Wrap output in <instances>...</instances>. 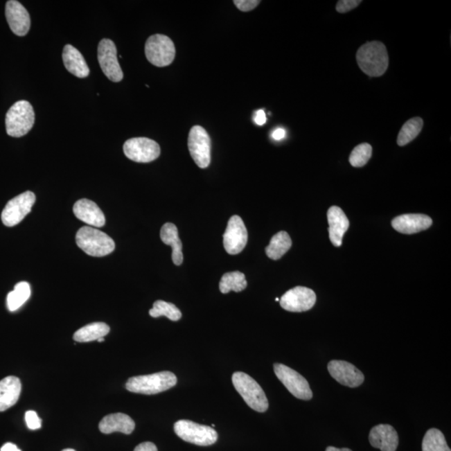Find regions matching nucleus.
Instances as JSON below:
<instances>
[{
  "mask_svg": "<svg viewBox=\"0 0 451 451\" xmlns=\"http://www.w3.org/2000/svg\"><path fill=\"white\" fill-rule=\"evenodd\" d=\"M356 59L360 70L371 77L383 76L389 67L387 48L380 42L364 44L357 51Z\"/></svg>",
  "mask_w": 451,
  "mask_h": 451,
  "instance_id": "obj_1",
  "label": "nucleus"
},
{
  "mask_svg": "<svg viewBox=\"0 0 451 451\" xmlns=\"http://www.w3.org/2000/svg\"><path fill=\"white\" fill-rule=\"evenodd\" d=\"M177 383V378L173 373L163 371L130 378L125 384V389L130 392L150 396L172 389Z\"/></svg>",
  "mask_w": 451,
  "mask_h": 451,
  "instance_id": "obj_2",
  "label": "nucleus"
},
{
  "mask_svg": "<svg viewBox=\"0 0 451 451\" xmlns=\"http://www.w3.org/2000/svg\"><path fill=\"white\" fill-rule=\"evenodd\" d=\"M77 246L91 257H105L115 250L114 240L107 234L91 227H83L76 233Z\"/></svg>",
  "mask_w": 451,
  "mask_h": 451,
  "instance_id": "obj_3",
  "label": "nucleus"
},
{
  "mask_svg": "<svg viewBox=\"0 0 451 451\" xmlns=\"http://www.w3.org/2000/svg\"><path fill=\"white\" fill-rule=\"evenodd\" d=\"M231 380L236 390L251 409L260 413L267 412L269 406L267 398L257 381L243 372H235Z\"/></svg>",
  "mask_w": 451,
  "mask_h": 451,
  "instance_id": "obj_4",
  "label": "nucleus"
},
{
  "mask_svg": "<svg viewBox=\"0 0 451 451\" xmlns=\"http://www.w3.org/2000/svg\"><path fill=\"white\" fill-rule=\"evenodd\" d=\"M34 124V109L26 100H19L15 103L7 112L6 132L12 137L26 136Z\"/></svg>",
  "mask_w": 451,
  "mask_h": 451,
  "instance_id": "obj_5",
  "label": "nucleus"
},
{
  "mask_svg": "<svg viewBox=\"0 0 451 451\" xmlns=\"http://www.w3.org/2000/svg\"><path fill=\"white\" fill-rule=\"evenodd\" d=\"M174 430L182 440L200 446L212 445L218 438V432L213 428L191 421H178L174 425Z\"/></svg>",
  "mask_w": 451,
  "mask_h": 451,
  "instance_id": "obj_6",
  "label": "nucleus"
},
{
  "mask_svg": "<svg viewBox=\"0 0 451 451\" xmlns=\"http://www.w3.org/2000/svg\"><path fill=\"white\" fill-rule=\"evenodd\" d=\"M145 53L148 62L157 67L170 66L176 56L173 40L163 35L150 36L145 43Z\"/></svg>",
  "mask_w": 451,
  "mask_h": 451,
  "instance_id": "obj_7",
  "label": "nucleus"
},
{
  "mask_svg": "<svg viewBox=\"0 0 451 451\" xmlns=\"http://www.w3.org/2000/svg\"><path fill=\"white\" fill-rule=\"evenodd\" d=\"M274 369L276 376L292 396L303 400L312 399V392L306 378L282 364H275Z\"/></svg>",
  "mask_w": 451,
  "mask_h": 451,
  "instance_id": "obj_8",
  "label": "nucleus"
},
{
  "mask_svg": "<svg viewBox=\"0 0 451 451\" xmlns=\"http://www.w3.org/2000/svg\"><path fill=\"white\" fill-rule=\"evenodd\" d=\"M212 142L209 133L200 125L191 129L188 136V149L191 157L199 168H209L211 163Z\"/></svg>",
  "mask_w": 451,
  "mask_h": 451,
  "instance_id": "obj_9",
  "label": "nucleus"
},
{
  "mask_svg": "<svg viewBox=\"0 0 451 451\" xmlns=\"http://www.w3.org/2000/svg\"><path fill=\"white\" fill-rule=\"evenodd\" d=\"M123 150L125 157L139 163H148L159 157L161 148L155 141L145 137L132 138L125 142Z\"/></svg>",
  "mask_w": 451,
  "mask_h": 451,
  "instance_id": "obj_10",
  "label": "nucleus"
},
{
  "mask_svg": "<svg viewBox=\"0 0 451 451\" xmlns=\"http://www.w3.org/2000/svg\"><path fill=\"white\" fill-rule=\"evenodd\" d=\"M35 201V193L30 191L11 199L7 203L1 214L3 225L6 227L18 225L31 212L32 206H34Z\"/></svg>",
  "mask_w": 451,
  "mask_h": 451,
  "instance_id": "obj_11",
  "label": "nucleus"
},
{
  "mask_svg": "<svg viewBox=\"0 0 451 451\" xmlns=\"http://www.w3.org/2000/svg\"><path fill=\"white\" fill-rule=\"evenodd\" d=\"M98 60L101 70L109 80L113 82L123 80V72L118 62L117 50L112 40H101L98 46Z\"/></svg>",
  "mask_w": 451,
  "mask_h": 451,
  "instance_id": "obj_12",
  "label": "nucleus"
},
{
  "mask_svg": "<svg viewBox=\"0 0 451 451\" xmlns=\"http://www.w3.org/2000/svg\"><path fill=\"white\" fill-rule=\"evenodd\" d=\"M315 292L306 287H295L288 290L279 300L280 306L287 311L302 312L310 310L315 306Z\"/></svg>",
  "mask_w": 451,
  "mask_h": 451,
  "instance_id": "obj_13",
  "label": "nucleus"
},
{
  "mask_svg": "<svg viewBox=\"0 0 451 451\" xmlns=\"http://www.w3.org/2000/svg\"><path fill=\"white\" fill-rule=\"evenodd\" d=\"M247 242V231L245 222L239 216L231 217L223 234V246L227 253L231 255L241 253Z\"/></svg>",
  "mask_w": 451,
  "mask_h": 451,
  "instance_id": "obj_14",
  "label": "nucleus"
},
{
  "mask_svg": "<svg viewBox=\"0 0 451 451\" xmlns=\"http://www.w3.org/2000/svg\"><path fill=\"white\" fill-rule=\"evenodd\" d=\"M328 371L339 384L349 388H357L364 383V375L355 365L343 360H332Z\"/></svg>",
  "mask_w": 451,
  "mask_h": 451,
  "instance_id": "obj_15",
  "label": "nucleus"
},
{
  "mask_svg": "<svg viewBox=\"0 0 451 451\" xmlns=\"http://www.w3.org/2000/svg\"><path fill=\"white\" fill-rule=\"evenodd\" d=\"M6 15L11 30L18 36L28 34L30 28V16L26 8L15 0H10L6 3Z\"/></svg>",
  "mask_w": 451,
  "mask_h": 451,
  "instance_id": "obj_16",
  "label": "nucleus"
},
{
  "mask_svg": "<svg viewBox=\"0 0 451 451\" xmlns=\"http://www.w3.org/2000/svg\"><path fill=\"white\" fill-rule=\"evenodd\" d=\"M369 442L381 451H396L399 445V436L395 428L389 425H379L369 433Z\"/></svg>",
  "mask_w": 451,
  "mask_h": 451,
  "instance_id": "obj_17",
  "label": "nucleus"
},
{
  "mask_svg": "<svg viewBox=\"0 0 451 451\" xmlns=\"http://www.w3.org/2000/svg\"><path fill=\"white\" fill-rule=\"evenodd\" d=\"M432 219L424 214H405L393 219V229L404 234H414L428 229Z\"/></svg>",
  "mask_w": 451,
  "mask_h": 451,
  "instance_id": "obj_18",
  "label": "nucleus"
},
{
  "mask_svg": "<svg viewBox=\"0 0 451 451\" xmlns=\"http://www.w3.org/2000/svg\"><path fill=\"white\" fill-rule=\"evenodd\" d=\"M328 222L329 224V238L335 247L342 245L343 238L349 227V221L344 211L339 206H331L328 209Z\"/></svg>",
  "mask_w": 451,
  "mask_h": 451,
  "instance_id": "obj_19",
  "label": "nucleus"
},
{
  "mask_svg": "<svg viewBox=\"0 0 451 451\" xmlns=\"http://www.w3.org/2000/svg\"><path fill=\"white\" fill-rule=\"evenodd\" d=\"M73 212L79 220L96 227L105 224V218L103 211L96 203L88 199H80L75 203Z\"/></svg>",
  "mask_w": 451,
  "mask_h": 451,
  "instance_id": "obj_20",
  "label": "nucleus"
},
{
  "mask_svg": "<svg viewBox=\"0 0 451 451\" xmlns=\"http://www.w3.org/2000/svg\"><path fill=\"white\" fill-rule=\"evenodd\" d=\"M135 427L136 424L132 418L123 413L108 414L99 424L100 432L107 434L114 432L130 434L134 432Z\"/></svg>",
  "mask_w": 451,
  "mask_h": 451,
  "instance_id": "obj_21",
  "label": "nucleus"
},
{
  "mask_svg": "<svg viewBox=\"0 0 451 451\" xmlns=\"http://www.w3.org/2000/svg\"><path fill=\"white\" fill-rule=\"evenodd\" d=\"M21 389V382L17 377L9 376L0 380V412L17 403Z\"/></svg>",
  "mask_w": 451,
  "mask_h": 451,
  "instance_id": "obj_22",
  "label": "nucleus"
},
{
  "mask_svg": "<svg viewBox=\"0 0 451 451\" xmlns=\"http://www.w3.org/2000/svg\"><path fill=\"white\" fill-rule=\"evenodd\" d=\"M63 62L67 70L78 78H85L89 75V69L81 53L71 44L63 50Z\"/></svg>",
  "mask_w": 451,
  "mask_h": 451,
  "instance_id": "obj_23",
  "label": "nucleus"
},
{
  "mask_svg": "<svg viewBox=\"0 0 451 451\" xmlns=\"http://www.w3.org/2000/svg\"><path fill=\"white\" fill-rule=\"evenodd\" d=\"M161 239L166 245L172 247V258L175 265H182L184 262V254H182V243L179 238L177 226L170 222L162 226Z\"/></svg>",
  "mask_w": 451,
  "mask_h": 451,
  "instance_id": "obj_24",
  "label": "nucleus"
},
{
  "mask_svg": "<svg viewBox=\"0 0 451 451\" xmlns=\"http://www.w3.org/2000/svg\"><path fill=\"white\" fill-rule=\"evenodd\" d=\"M109 332V327L107 324L97 322L85 325L75 333L73 339L79 343H88L91 341L104 338Z\"/></svg>",
  "mask_w": 451,
  "mask_h": 451,
  "instance_id": "obj_25",
  "label": "nucleus"
},
{
  "mask_svg": "<svg viewBox=\"0 0 451 451\" xmlns=\"http://www.w3.org/2000/svg\"><path fill=\"white\" fill-rule=\"evenodd\" d=\"M292 240L286 231H281L272 238L269 245L266 247L268 258L278 260L291 249Z\"/></svg>",
  "mask_w": 451,
  "mask_h": 451,
  "instance_id": "obj_26",
  "label": "nucleus"
},
{
  "mask_svg": "<svg viewBox=\"0 0 451 451\" xmlns=\"http://www.w3.org/2000/svg\"><path fill=\"white\" fill-rule=\"evenodd\" d=\"M31 295V288L27 282H20L16 284L15 290L7 297L8 310L11 312L18 310L26 303Z\"/></svg>",
  "mask_w": 451,
  "mask_h": 451,
  "instance_id": "obj_27",
  "label": "nucleus"
},
{
  "mask_svg": "<svg viewBox=\"0 0 451 451\" xmlns=\"http://www.w3.org/2000/svg\"><path fill=\"white\" fill-rule=\"evenodd\" d=\"M247 286L245 275L241 272H231L222 276L219 288L222 294H229L231 291L236 292L245 290Z\"/></svg>",
  "mask_w": 451,
  "mask_h": 451,
  "instance_id": "obj_28",
  "label": "nucleus"
},
{
  "mask_svg": "<svg viewBox=\"0 0 451 451\" xmlns=\"http://www.w3.org/2000/svg\"><path fill=\"white\" fill-rule=\"evenodd\" d=\"M423 125L424 121L421 117H414L412 119L406 121L400 130L399 136H398V145L404 146L416 139L418 134L422 131Z\"/></svg>",
  "mask_w": 451,
  "mask_h": 451,
  "instance_id": "obj_29",
  "label": "nucleus"
},
{
  "mask_svg": "<svg viewBox=\"0 0 451 451\" xmlns=\"http://www.w3.org/2000/svg\"><path fill=\"white\" fill-rule=\"evenodd\" d=\"M422 451H451L444 434L438 429H430L425 434Z\"/></svg>",
  "mask_w": 451,
  "mask_h": 451,
  "instance_id": "obj_30",
  "label": "nucleus"
},
{
  "mask_svg": "<svg viewBox=\"0 0 451 451\" xmlns=\"http://www.w3.org/2000/svg\"><path fill=\"white\" fill-rule=\"evenodd\" d=\"M150 316L152 318H159L166 316L172 321H178L182 319V312L173 303L157 300L153 304V308L149 311Z\"/></svg>",
  "mask_w": 451,
  "mask_h": 451,
  "instance_id": "obj_31",
  "label": "nucleus"
},
{
  "mask_svg": "<svg viewBox=\"0 0 451 451\" xmlns=\"http://www.w3.org/2000/svg\"><path fill=\"white\" fill-rule=\"evenodd\" d=\"M372 150V146L368 143L357 145L349 157V162L353 168H362L371 159Z\"/></svg>",
  "mask_w": 451,
  "mask_h": 451,
  "instance_id": "obj_32",
  "label": "nucleus"
},
{
  "mask_svg": "<svg viewBox=\"0 0 451 451\" xmlns=\"http://www.w3.org/2000/svg\"><path fill=\"white\" fill-rule=\"evenodd\" d=\"M361 2L362 1H360V0H340L337 3L336 10L341 14L347 13V12L355 9L356 7L360 5Z\"/></svg>",
  "mask_w": 451,
  "mask_h": 451,
  "instance_id": "obj_33",
  "label": "nucleus"
},
{
  "mask_svg": "<svg viewBox=\"0 0 451 451\" xmlns=\"http://www.w3.org/2000/svg\"><path fill=\"white\" fill-rule=\"evenodd\" d=\"M26 422L30 430H35L42 428V420L37 413L32 412V410L26 413Z\"/></svg>",
  "mask_w": 451,
  "mask_h": 451,
  "instance_id": "obj_34",
  "label": "nucleus"
},
{
  "mask_svg": "<svg viewBox=\"0 0 451 451\" xmlns=\"http://www.w3.org/2000/svg\"><path fill=\"white\" fill-rule=\"evenodd\" d=\"M233 3L239 10L249 12L254 10L259 5L260 1L258 0H234Z\"/></svg>",
  "mask_w": 451,
  "mask_h": 451,
  "instance_id": "obj_35",
  "label": "nucleus"
},
{
  "mask_svg": "<svg viewBox=\"0 0 451 451\" xmlns=\"http://www.w3.org/2000/svg\"><path fill=\"white\" fill-rule=\"evenodd\" d=\"M254 121L258 125H263L267 123V116L263 109H258L254 114Z\"/></svg>",
  "mask_w": 451,
  "mask_h": 451,
  "instance_id": "obj_36",
  "label": "nucleus"
},
{
  "mask_svg": "<svg viewBox=\"0 0 451 451\" xmlns=\"http://www.w3.org/2000/svg\"><path fill=\"white\" fill-rule=\"evenodd\" d=\"M134 451H158L155 444L152 442L141 443Z\"/></svg>",
  "mask_w": 451,
  "mask_h": 451,
  "instance_id": "obj_37",
  "label": "nucleus"
},
{
  "mask_svg": "<svg viewBox=\"0 0 451 451\" xmlns=\"http://www.w3.org/2000/svg\"><path fill=\"white\" fill-rule=\"evenodd\" d=\"M286 135V131L283 128L276 129L274 132L272 133V137H273V139L275 141H281L285 138Z\"/></svg>",
  "mask_w": 451,
  "mask_h": 451,
  "instance_id": "obj_38",
  "label": "nucleus"
},
{
  "mask_svg": "<svg viewBox=\"0 0 451 451\" xmlns=\"http://www.w3.org/2000/svg\"><path fill=\"white\" fill-rule=\"evenodd\" d=\"M0 451H21L20 450L17 446H16L14 444H12V443H6V445H3L1 447V450Z\"/></svg>",
  "mask_w": 451,
  "mask_h": 451,
  "instance_id": "obj_39",
  "label": "nucleus"
},
{
  "mask_svg": "<svg viewBox=\"0 0 451 451\" xmlns=\"http://www.w3.org/2000/svg\"><path fill=\"white\" fill-rule=\"evenodd\" d=\"M326 451H352V450L348 448L339 449V448H336V447L334 446H328L327 447Z\"/></svg>",
  "mask_w": 451,
  "mask_h": 451,
  "instance_id": "obj_40",
  "label": "nucleus"
},
{
  "mask_svg": "<svg viewBox=\"0 0 451 451\" xmlns=\"http://www.w3.org/2000/svg\"><path fill=\"white\" fill-rule=\"evenodd\" d=\"M97 341H98L99 343H103V342H104L105 339H104V338H100V339H99L97 340Z\"/></svg>",
  "mask_w": 451,
  "mask_h": 451,
  "instance_id": "obj_41",
  "label": "nucleus"
},
{
  "mask_svg": "<svg viewBox=\"0 0 451 451\" xmlns=\"http://www.w3.org/2000/svg\"><path fill=\"white\" fill-rule=\"evenodd\" d=\"M62 451H76V450H73V449H66V450H64Z\"/></svg>",
  "mask_w": 451,
  "mask_h": 451,
  "instance_id": "obj_42",
  "label": "nucleus"
},
{
  "mask_svg": "<svg viewBox=\"0 0 451 451\" xmlns=\"http://www.w3.org/2000/svg\"><path fill=\"white\" fill-rule=\"evenodd\" d=\"M279 300L280 299L278 298H276V299H275L276 302H278Z\"/></svg>",
  "mask_w": 451,
  "mask_h": 451,
  "instance_id": "obj_43",
  "label": "nucleus"
}]
</instances>
